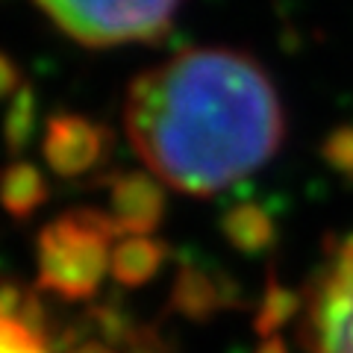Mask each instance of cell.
<instances>
[{"instance_id": "cell-4", "label": "cell", "mask_w": 353, "mask_h": 353, "mask_svg": "<svg viewBox=\"0 0 353 353\" xmlns=\"http://www.w3.org/2000/svg\"><path fill=\"white\" fill-rule=\"evenodd\" d=\"M0 353H53L39 312L6 285H0Z\"/></svg>"}, {"instance_id": "cell-1", "label": "cell", "mask_w": 353, "mask_h": 353, "mask_svg": "<svg viewBox=\"0 0 353 353\" xmlns=\"http://www.w3.org/2000/svg\"><path fill=\"white\" fill-rule=\"evenodd\" d=\"M145 168L183 194H218L283 145V103L268 71L233 48H189L132 80L124 106Z\"/></svg>"}, {"instance_id": "cell-2", "label": "cell", "mask_w": 353, "mask_h": 353, "mask_svg": "<svg viewBox=\"0 0 353 353\" xmlns=\"http://www.w3.org/2000/svg\"><path fill=\"white\" fill-rule=\"evenodd\" d=\"M32 6L74 44L109 50L162 39L185 0H32Z\"/></svg>"}, {"instance_id": "cell-3", "label": "cell", "mask_w": 353, "mask_h": 353, "mask_svg": "<svg viewBox=\"0 0 353 353\" xmlns=\"http://www.w3.org/2000/svg\"><path fill=\"white\" fill-rule=\"evenodd\" d=\"M309 350L353 353V236L336 248L309 301Z\"/></svg>"}]
</instances>
